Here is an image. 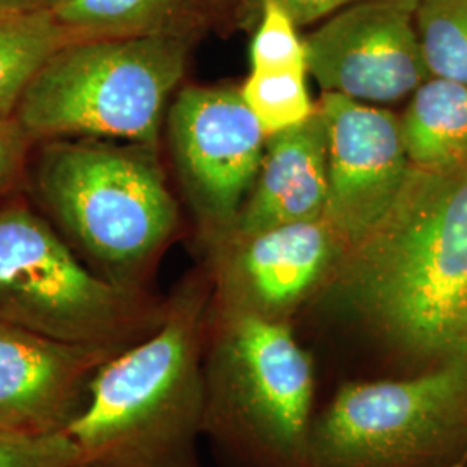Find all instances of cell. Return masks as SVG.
Returning a JSON list of instances; mask_svg holds the SVG:
<instances>
[{"instance_id":"cell-1","label":"cell","mask_w":467,"mask_h":467,"mask_svg":"<svg viewBox=\"0 0 467 467\" xmlns=\"http://www.w3.org/2000/svg\"><path fill=\"white\" fill-rule=\"evenodd\" d=\"M318 298L362 336L370 360L358 378L467 362V161L410 167L389 213Z\"/></svg>"},{"instance_id":"cell-2","label":"cell","mask_w":467,"mask_h":467,"mask_svg":"<svg viewBox=\"0 0 467 467\" xmlns=\"http://www.w3.org/2000/svg\"><path fill=\"white\" fill-rule=\"evenodd\" d=\"M208 283L192 279L167 301L161 326L99 368L67 426L75 467H204L202 358Z\"/></svg>"},{"instance_id":"cell-3","label":"cell","mask_w":467,"mask_h":467,"mask_svg":"<svg viewBox=\"0 0 467 467\" xmlns=\"http://www.w3.org/2000/svg\"><path fill=\"white\" fill-rule=\"evenodd\" d=\"M154 150L106 139H52L30 158L34 196L50 223L100 277L144 281L177 229V202Z\"/></svg>"},{"instance_id":"cell-4","label":"cell","mask_w":467,"mask_h":467,"mask_svg":"<svg viewBox=\"0 0 467 467\" xmlns=\"http://www.w3.org/2000/svg\"><path fill=\"white\" fill-rule=\"evenodd\" d=\"M204 436L234 467H310L318 368L291 322L213 306Z\"/></svg>"},{"instance_id":"cell-5","label":"cell","mask_w":467,"mask_h":467,"mask_svg":"<svg viewBox=\"0 0 467 467\" xmlns=\"http://www.w3.org/2000/svg\"><path fill=\"white\" fill-rule=\"evenodd\" d=\"M194 36L158 35L67 44L38 67L15 118L35 144L82 137L156 150Z\"/></svg>"},{"instance_id":"cell-6","label":"cell","mask_w":467,"mask_h":467,"mask_svg":"<svg viewBox=\"0 0 467 467\" xmlns=\"http://www.w3.org/2000/svg\"><path fill=\"white\" fill-rule=\"evenodd\" d=\"M167 301L100 277L26 200L0 204V318L59 341L123 351L154 333Z\"/></svg>"},{"instance_id":"cell-7","label":"cell","mask_w":467,"mask_h":467,"mask_svg":"<svg viewBox=\"0 0 467 467\" xmlns=\"http://www.w3.org/2000/svg\"><path fill=\"white\" fill-rule=\"evenodd\" d=\"M467 466V362L341 379L317 409L310 467Z\"/></svg>"},{"instance_id":"cell-8","label":"cell","mask_w":467,"mask_h":467,"mask_svg":"<svg viewBox=\"0 0 467 467\" xmlns=\"http://www.w3.org/2000/svg\"><path fill=\"white\" fill-rule=\"evenodd\" d=\"M168 127L185 191L212 243L231 231L248 200L267 135L241 92L229 87H184Z\"/></svg>"},{"instance_id":"cell-9","label":"cell","mask_w":467,"mask_h":467,"mask_svg":"<svg viewBox=\"0 0 467 467\" xmlns=\"http://www.w3.org/2000/svg\"><path fill=\"white\" fill-rule=\"evenodd\" d=\"M210 246L215 306L283 322L318 298L347 256L324 218L222 237Z\"/></svg>"},{"instance_id":"cell-10","label":"cell","mask_w":467,"mask_h":467,"mask_svg":"<svg viewBox=\"0 0 467 467\" xmlns=\"http://www.w3.org/2000/svg\"><path fill=\"white\" fill-rule=\"evenodd\" d=\"M327 140V201L322 218L357 248L389 213L410 173L400 118L337 92L318 102Z\"/></svg>"},{"instance_id":"cell-11","label":"cell","mask_w":467,"mask_h":467,"mask_svg":"<svg viewBox=\"0 0 467 467\" xmlns=\"http://www.w3.org/2000/svg\"><path fill=\"white\" fill-rule=\"evenodd\" d=\"M419 0H357L305 38L306 69L324 88L360 102L412 96L424 67Z\"/></svg>"},{"instance_id":"cell-12","label":"cell","mask_w":467,"mask_h":467,"mask_svg":"<svg viewBox=\"0 0 467 467\" xmlns=\"http://www.w3.org/2000/svg\"><path fill=\"white\" fill-rule=\"evenodd\" d=\"M118 353L59 341L0 318V431L65 433L82 412L99 368Z\"/></svg>"},{"instance_id":"cell-13","label":"cell","mask_w":467,"mask_h":467,"mask_svg":"<svg viewBox=\"0 0 467 467\" xmlns=\"http://www.w3.org/2000/svg\"><path fill=\"white\" fill-rule=\"evenodd\" d=\"M326 201L327 140L317 109L298 127L267 137L256 182L231 231L222 237H243L284 223L317 220L324 215Z\"/></svg>"},{"instance_id":"cell-14","label":"cell","mask_w":467,"mask_h":467,"mask_svg":"<svg viewBox=\"0 0 467 467\" xmlns=\"http://www.w3.org/2000/svg\"><path fill=\"white\" fill-rule=\"evenodd\" d=\"M50 15L69 44L158 35L196 36L208 23L191 0H61Z\"/></svg>"},{"instance_id":"cell-15","label":"cell","mask_w":467,"mask_h":467,"mask_svg":"<svg viewBox=\"0 0 467 467\" xmlns=\"http://www.w3.org/2000/svg\"><path fill=\"white\" fill-rule=\"evenodd\" d=\"M410 167L445 171L467 161V87L428 77L400 118Z\"/></svg>"},{"instance_id":"cell-16","label":"cell","mask_w":467,"mask_h":467,"mask_svg":"<svg viewBox=\"0 0 467 467\" xmlns=\"http://www.w3.org/2000/svg\"><path fill=\"white\" fill-rule=\"evenodd\" d=\"M67 44V34L50 13H0V118L15 117L38 67Z\"/></svg>"},{"instance_id":"cell-17","label":"cell","mask_w":467,"mask_h":467,"mask_svg":"<svg viewBox=\"0 0 467 467\" xmlns=\"http://www.w3.org/2000/svg\"><path fill=\"white\" fill-rule=\"evenodd\" d=\"M416 28L428 75L467 87V0H419Z\"/></svg>"},{"instance_id":"cell-18","label":"cell","mask_w":467,"mask_h":467,"mask_svg":"<svg viewBox=\"0 0 467 467\" xmlns=\"http://www.w3.org/2000/svg\"><path fill=\"white\" fill-rule=\"evenodd\" d=\"M308 71H251L241 96L267 137L295 129L317 108L306 88Z\"/></svg>"},{"instance_id":"cell-19","label":"cell","mask_w":467,"mask_h":467,"mask_svg":"<svg viewBox=\"0 0 467 467\" xmlns=\"http://www.w3.org/2000/svg\"><path fill=\"white\" fill-rule=\"evenodd\" d=\"M262 17L251 40V71H308L305 38L274 0H260Z\"/></svg>"},{"instance_id":"cell-20","label":"cell","mask_w":467,"mask_h":467,"mask_svg":"<svg viewBox=\"0 0 467 467\" xmlns=\"http://www.w3.org/2000/svg\"><path fill=\"white\" fill-rule=\"evenodd\" d=\"M78 451L65 433L47 436L0 431V467H75Z\"/></svg>"},{"instance_id":"cell-21","label":"cell","mask_w":467,"mask_h":467,"mask_svg":"<svg viewBox=\"0 0 467 467\" xmlns=\"http://www.w3.org/2000/svg\"><path fill=\"white\" fill-rule=\"evenodd\" d=\"M34 148V139L16 118H0V204L26 181Z\"/></svg>"},{"instance_id":"cell-22","label":"cell","mask_w":467,"mask_h":467,"mask_svg":"<svg viewBox=\"0 0 467 467\" xmlns=\"http://www.w3.org/2000/svg\"><path fill=\"white\" fill-rule=\"evenodd\" d=\"M274 2L283 7L296 26H303V25L316 23L318 19L333 16L357 0H274Z\"/></svg>"},{"instance_id":"cell-23","label":"cell","mask_w":467,"mask_h":467,"mask_svg":"<svg viewBox=\"0 0 467 467\" xmlns=\"http://www.w3.org/2000/svg\"><path fill=\"white\" fill-rule=\"evenodd\" d=\"M61 0H0L2 15L50 13Z\"/></svg>"},{"instance_id":"cell-24","label":"cell","mask_w":467,"mask_h":467,"mask_svg":"<svg viewBox=\"0 0 467 467\" xmlns=\"http://www.w3.org/2000/svg\"><path fill=\"white\" fill-rule=\"evenodd\" d=\"M191 2H192V4L200 9L201 13L208 17V21H210V17L213 16V15H218V13H222L229 4H233L234 0H191Z\"/></svg>"}]
</instances>
